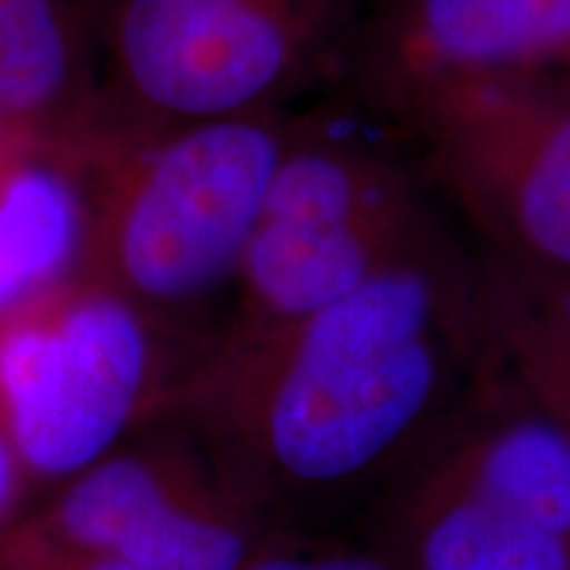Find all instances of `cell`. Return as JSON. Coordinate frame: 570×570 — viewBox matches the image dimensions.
<instances>
[{"label": "cell", "mask_w": 570, "mask_h": 570, "mask_svg": "<svg viewBox=\"0 0 570 570\" xmlns=\"http://www.w3.org/2000/svg\"><path fill=\"white\" fill-rule=\"evenodd\" d=\"M415 460L570 547V436L483 356L465 402Z\"/></svg>", "instance_id": "obj_9"}, {"label": "cell", "mask_w": 570, "mask_h": 570, "mask_svg": "<svg viewBox=\"0 0 570 570\" xmlns=\"http://www.w3.org/2000/svg\"><path fill=\"white\" fill-rule=\"evenodd\" d=\"M441 198L399 127L338 88L306 104L235 281L227 344H246L346 296L444 227Z\"/></svg>", "instance_id": "obj_2"}, {"label": "cell", "mask_w": 570, "mask_h": 570, "mask_svg": "<svg viewBox=\"0 0 570 570\" xmlns=\"http://www.w3.org/2000/svg\"><path fill=\"white\" fill-rule=\"evenodd\" d=\"M365 104L399 127L481 254L570 273V75L462 71Z\"/></svg>", "instance_id": "obj_4"}, {"label": "cell", "mask_w": 570, "mask_h": 570, "mask_svg": "<svg viewBox=\"0 0 570 570\" xmlns=\"http://www.w3.org/2000/svg\"><path fill=\"white\" fill-rule=\"evenodd\" d=\"M77 550L140 570H240L283 531L235 491L214 494L151 458H104L63 497Z\"/></svg>", "instance_id": "obj_7"}, {"label": "cell", "mask_w": 570, "mask_h": 570, "mask_svg": "<svg viewBox=\"0 0 570 570\" xmlns=\"http://www.w3.org/2000/svg\"><path fill=\"white\" fill-rule=\"evenodd\" d=\"M240 570H407L386 547L367 539L362 544L348 541H306L291 531H281L267 541Z\"/></svg>", "instance_id": "obj_14"}, {"label": "cell", "mask_w": 570, "mask_h": 570, "mask_svg": "<svg viewBox=\"0 0 570 570\" xmlns=\"http://www.w3.org/2000/svg\"><path fill=\"white\" fill-rule=\"evenodd\" d=\"M462 71L570 75V0H367L344 90Z\"/></svg>", "instance_id": "obj_8"}, {"label": "cell", "mask_w": 570, "mask_h": 570, "mask_svg": "<svg viewBox=\"0 0 570 570\" xmlns=\"http://www.w3.org/2000/svg\"><path fill=\"white\" fill-rule=\"evenodd\" d=\"M306 106L109 142L106 256L130 302L190 304L233 281Z\"/></svg>", "instance_id": "obj_5"}, {"label": "cell", "mask_w": 570, "mask_h": 570, "mask_svg": "<svg viewBox=\"0 0 570 570\" xmlns=\"http://www.w3.org/2000/svg\"><path fill=\"white\" fill-rule=\"evenodd\" d=\"M82 570H140L130 566V562L109 558V554H88V562H85Z\"/></svg>", "instance_id": "obj_17"}, {"label": "cell", "mask_w": 570, "mask_h": 570, "mask_svg": "<svg viewBox=\"0 0 570 570\" xmlns=\"http://www.w3.org/2000/svg\"><path fill=\"white\" fill-rule=\"evenodd\" d=\"M407 570H570V547L423 460L381 512L373 537Z\"/></svg>", "instance_id": "obj_10"}, {"label": "cell", "mask_w": 570, "mask_h": 570, "mask_svg": "<svg viewBox=\"0 0 570 570\" xmlns=\"http://www.w3.org/2000/svg\"><path fill=\"white\" fill-rule=\"evenodd\" d=\"M481 356L479 256L444 225L298 323L225 344L214 399L233 491L281 523L404 470L465 402Z\"/></svg>", "instance_id": "obj_1"}, {"label": "cell", "mask_w": 570, "mask_h": 570, "mask_svg": "<svg viewBox=\"0 0 570 570\" xmlns=\"http://www.w3.org/2000/svg\"><path fill=\"white\" fill-rule=\"evenodd\" d=\"M479 256L483 360L570 436V273Z\"/></svg>", "instance_id": "obj_11"}, {"label": "cell", "mask_w": 570, "mask_h": 570, "mask_svg": "<svg viewBox=\"0 0 570 570\" xmlns=\"http://www.w3.org/2000/svg\"><path fill=\"white\" fill-rule=\"evenodd\" d=\"M80 233L75 190L53 169L21 167L0 185V259L27 294L63 273Z\"/></svg>", "instance_id": "obj_12"}, {"label": "cell", "mask_w": 570, "mask_h": 570, "mask_svg": "<svg viewBox=\"0 0 570 570\" xmlns=\"http://www.w3.org/2000/svg\"><path fill=\"white\" fill-rule=\"evenodd\" d=\"M24 296L27 291L21 288L17 277H13L9 269H6L3 262H0V309H9V306L19 304Z\"/></svg>", "instance_id": "obj_16"}, {"label": "cell", "mask_w": 570, "mask_h": 570, "mask_svg": "<svg viewBox=\"0 0 570 570\" xmlns=\"http://www.w3.org/2000/svg\"><path fill=\"white\" fill-rule=\"evenodd\" d=\"M367 0H119L111 27L132 142L344 88Z\"/></svg>", "instance_id": "obj_3"}, {"label": "cell", "mask_w": 570, "mask_h": 570, "mask_svg": "<svg viewBox=\"0 0 570 570\" xmlns=\"http://www.w3.org/2000/svg\"><path fill=\"white\" fill-rule=\"evenodd\" d=\"M67 71V35L53 0L0 17V114H24L53 101Z\"/></svg>", "instance_id": "obj_13"}, {"label": "cell", "mask_w": 570, "mask_h": 570, "mask_svg": "<svg viewBox=\"0 0 570 570\" xmlns=\"http://www.w3.org/2000/svg\"><path fill=\"white\" fill-rule=\"evenodd\" d=\"M13 449H11V439L0 431V515L3 510L9 508V499L13 494Z\"/></svg>", "instance_id": "obj_15"}, {"label": "cell", "mask_w": 570, "mask_h": 570, "mask_svg": "<svg viewBox=\"0 0 570 570\" xmlns=\"http://www.w3.org/2000/svg\"><path fill=\"white\" fill-rule=\"evenodd\" d=\"M154 344L117 291H92L48 323L0 333V407L9 439L42 473H82L117 444L146 402Z\"/></svg>", "instance_id": "obj_6"}]
</instances>
